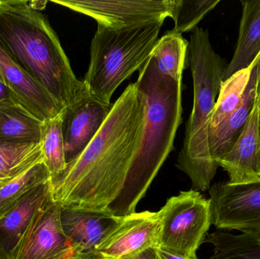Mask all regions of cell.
Listing matches in <instances>:
<instances>
[{
    "label": "cell",
    "mask_w": 260,
    "mask_h": 259,
    "mask_svg": "<svg viewBox=\"0 0 260 259\" xmlns=\"http://www.w3.org/2000/svg\"><path fill=\"white\" fill-rule=\"evenodd\" d=\"M145 107L136 82L126 87L99 133L64 171L51 180L61 206L108 213L121 193L140 144Z\"/></svg>",
    "instance_id": "cell-1"
},
{
    "label": "cell",
    "mask_w": 260,
    "mask_h": 259,
    "mask_svg": "<svg viewBox=\"0 0 260 259\" xmlns=\"http://www.w3.org/2000/svg\"><path fill=\"white\" fill-rule=\"evenodd\" d=\"M181 82L160 73L151 56L139 70L136 84L145 107L140 144L123 190L108 214L124 217L136 212L138 203L173 150L181 123Z\"/></svg>",
    "instance_id": "cell-2"
},
{
    "label": "cell",
    "mask_w": 260,
    "mask_h": 259,
    "mask_svg": "<svg viewBox=\"0 0 260 259\" xmlns=\"http://www.w3.org/2000/svg\"><path fill=\"white\" fill-rule=\"evenodd\" d=\"M0 44L62 106L86 89L45 15L25 0H0Z\"/></svg>",
    "instance_id": "cell-3"
},
{
    "label": "cell",
    "mask_w": 260,
    "mask_h": 259,
    "mask_svg": "<svg viewBox=\"0 0 260 259\" xmlns=\"http://www.w3.org/2000/svg\"><path fill=\"white\" fill-rule=\"evenodd\" d=\"M188 62L193 82V106L177 166L191 179L192 190L206 191L218 169L209 152V129L227 64L212 47L208 30L202 27L192 30Z\"/></svg>",
    "instance_id": "cell-4"
},
{
    "label": "cell",
    "mask_w": 260,
    "mask_h": 259,
    "mask_svg": "<svg viewBox=\"0 0 260 259\" xmlns=\"http://www.w3.org/2000/svg\"><path fill=\"white\" fill-rule=\"evenodd\" d=\"M163 23L157 20L123 28L98 24L83 80L92 97L111 104L114 91L149 59Z\"/></svg>",
    "instance_id": "cell-5"
},
{
    "label": "cell",
    "mask_w": 260,
    "mask_h": 259,
    "mask_svg": "<svg viewBox=\"0 0 260 259\" xmlns=\"http://www.w3.org/2000/svg\"><path fill=\"white\" fill-rule=\"evenodd\" d=\"M157 248L194 258L212 225L210 201L193 190L172 196L160 208Z\"/></svg>",
    "instance_id": "cell-6"
},
{
    "label": "cell",
    "mask_w": 260,
    "mask_h": 259,
    "mask_svg": "<svg viewBox=\"0 0 260 259\" xmlns=\"http://www.w3.org/2000/svg\"><path fill=\"white\" fill-rule=\"evenodd\" d=\"M212 225L260 238V179L243 184L220 182L211 187Z\"/></svg>",
    "instance_id": "cell-7"
},
{
    "label": "cell",
    "mask_w": 260,
    "mask_h": 259,
    "mask_svg": "<svg viewBox=\"0 0 260 259\" xmlns=\"http://www.w3.org/2000/svg\"><path fill=\"white\" fill-rule=\"evenodd\" d=\"M75 12L94 18L98 24L123 28L171 17L173 0L135 1H53Z\"/></svg>",
    "instance_id": "cell-8"
},
{
    "label": "cell",
    "mask_w": 260,
    "mask_h": 259,
    "mask_svg": "<svg viewBox=\"0 0 260 259\" xmlns=\"http://www.w3.org/2000/svg\"><path fill=\"white\" fill-rule=\"evenodd\" d=\"M112 105L94 98L86 88L79 98L63 108L61 116L67 164L77 158L94 139Z\"/></svg>",
    "instance_id": "cell-9"
},
{
    "label": "cell",
    "mask_w": 260,
    "mask_h": 259,
    "mask_svg": "<svg viewBox=\"0 0 260 259\" xmlns=\"http://www.w3.org/2000/svg\"><path fill=\"white\" fill-rule=\"evenodd\" d=\"M61 206L52 199L41 210L13 259H70L74 256L61 225Z\"/></svg>",
    "instance_id": "cell-10"
},
{
    "label": "cell",
    "mask_w": 260,
    "mask_h": 259,
    "mask_svg": "<svg viewBox=\"0 0 260 259\" xmlns=\"http://www.w3.org/2000/svg\"><path fill=\"white\" fill-rule=\"evenodd\" d=\"M0 70L11 93V97L44 122L54 118L63 107L49 91L17 63L0 44Z\"/></svg>",
    "instance_id": "cell-11"
},
{
    "label": "cell",
    "mask_w": 260,
    "mask_h": 259,
    "mask_svg": "<svg viewBox=\"0 0 260 259\" xmlns=\"http://www.w3.org/2000/svg\"><path fill=\"white\" fill-rule=\"evenodd\" d=\"M159 231L157 212L133 213L122 217L118 226L102 242L97 251L107 259H120L139 249L157 247Z\"/></svg>",
    "instance_id": "cell-12"
},
{
    "label": "cell",
    "mask_w": 260,
    "mask_h": 259,
    "mask_svg": "<svg viewBox=\"0 0 260 259\" xmlns=\"http://www.w3.org/2000/svg\"><path fill=\"white\" fill-rule=\"evenodd\" d=\"M52 197L50 180L30 190L0 217V259H13L30 225Z\"/></svg>",
    "instance_id": "cell-13"
},
{
    "label": "cell",
    "mask_w": 260,
    "mask_h": 259,
    "mask_svg": "<svg viewBox=\"0 0 260 259\" xmlns=\"http://www.w3.org/2000/svg\"><path fill=\"white\" fill-rule=\"evenodd\" d=\"M121 218L102 211L61 208L62 231L71 243L74 255L96 252Z\"/></svg>",
    "instance_id": "cell-14"
},
{
    "label": "cell",
    "mask_w": 260,
    "mask_h": 259,
    "mask_svg": "<svg viewBox=\"0 0 260 259\" xmlns=\"http://www.w3.org/2000/svg\"><path fill=\"white\" fill-rule=\"evenodd\" d=\"M218 167L227 172L228 182L233 185L260 179V140L256 102L241 136L221 158Z\"/></svg>",
    "instance_id": "cell-15"
},
{
    "label": "cell",
    "mask_w": 260,
    "mask_h": 259,
    "mask_svg": "<svg viewBox=\"0 0 260 259\" xmlns=\"http://www.w3.org/2000/svg\"><path fill=\"white\" fill-rule=\"evenodd\" d=\"M260 53L253 62L242 99L232 115L209 135L211 158L218 167L221 158L234 147L244 131L256 100Z\"/></svg>",
    "instance_id": "cell-16"
},
{
    "label": "cell",
    "mask_w": 260,
    "mask_h": 259,
    "mask_svg": "<svg viewBox=\"0 0 260 259\" xmlns=\"http://www.w3.org/2000/svg\"><path fill=\"white\" fill-rule=\"evenodd\" d=\"M242 16L232 60L227 64L224 80L247 69L260 53V0L241 1Z\"/></svg>",
    "instance_id": "cell-17"
},
{
    "label": "cell",
    "mask_w": 260,
    "mask_h": 259,
    "mask_svg": "<svg viewBox=\"0 0 260 259\" xmlns=\"http://www.w3.org/2000/svg\"><path fill=\"white\" fill-rule=\"evenodd\" d=\"M42 123L12 97L0 101V144H39Z\"/></svg>",
    "instance_id": "cell-18"
},
{
    "label": "cell",
    "mask_w": 260,
    "mask_h": 259,
    "mask_svg": "<svg viewBox=\"0 0 260 259\" xmlns=\"http://www.w3.org/2000/svg\"><path fill=\"white\" fill-rule=\"evenodd\" d=\"M188 47L189 42L181 34L171 30L157 40L151 56L160 73L174 80L182 81Z\"/></svg>",
    "instance_id": "cell-19"
},
{
    "label": "cell",
    "mask_w": 260,
    "mask_h": 259,
    "mask_svg": "<svg viewBox=\"0 0 260 259\" xmlns=\"http://www.w3.org/2000/svg\"><path fill=\"white\" fill-rule=\"evenodd\" d=\"M204 243L214 246L209 259H260V238L248 234H235L217 230L207 234Z\"/></svg>",
    "instance_id": "cell-20"
},
{
    "label": "cell",
    "mask_w": 260,
    "mask_h": 259,
    "mask_svg": "<svg viewBox=\"0 0 260 259\" xmlns=\"http://www.w3.org/2000/svg\"><path fill=\"white\" fill-rule=\"evenodd\" d=\"M50 180L51 175L42 161L12 180L0 184V217L13 208L30 190Z\"/></svg>",
    "instance_id": "cell-21"
},
{
    "label": "cell",
    "mask_w": 260,
    "mask_h": 259,
    "mask_svg": "<svg viewBox=\"0 0 260 259\" xmlns=\"http://www.w3.org/2000/svg\"><path fill=\"white\" fill-rule=\"evenodd\" d=\"M44 162L39 144H0V184L12 180L32 166Z\"/></svg>",
    "instance_id": "cell-22"
},
{
    "label": "cell",
    "mask_w": 260,
    "mask_h": 259,
    "mask_svg": "<svg viewBox=\"0 0 260 259\" xmlns=\"http://www.w3.org/2000/svg\"><path fill=\"white\" fill-rule=\"evenodd\" d=\"M61 114L43 122L41 127L40 145L44 163L51 175V180L58 177L67 167Z\"/></svg>",
    "instance_id": "cell-23"
},
{
    "label": "cell",
    "mask_w": 260,
    "mask_h": 259,
    "mask_svg": "<svg viewBox=\"0 0 260 259\" xmlns=\"http://www.w3.org/2000/svg\"><path fill=\"white\" fill-rule=\"evenodd\" d=\"M253 64L247 69L238 71L227 80L223 81L219 95L211 117L209 135L229 118L238 107L248 82Z\"/></svg>",
    "instance_id": "cell-24"
},
{
    "label": "cell",
    "mask_w": 260,
    "mask_h": 259,
    "mask_svg": "<svg viewBox=\"0 0 260 259\" xmlns=\"http://www.w3.org/2000/svg\"><path fill=\"white\" fill-rule=\"evenodd\" d=\"M219 3L220 0H173L171 18L174 27L171 30L182 35L194 30Z\"/></svg>",
    "instance_id": "cell-25"
},
{
    "label": "cell",
    "mask_w": 260,
    "mask_h": 259,
    "mask_svg": "<svg viewBox=\"0 0 260 259\" xmlns=\"http://www.w3.org/2000/svg\"><path fill=\"white\" fill-rule=\"evenodd\" d=\"M120 259H161L159 255L158 249L156 246H150L139 249L125 255Z\"/></svg>",
    "instance_id": "cell-26"
},
{
    "label": "cell",
    "mask_w": 260,
    "mask_h": 259,
    "mask_svg": "<svg viewBox=\"0 0 260 259\" xmlns=\"http://www.w3.org/2000/svg\"><path fill=\"white\" fill-rule=\"evenodd\" d=\"M9 97H11L10 91L8 88L7 84L5 81L3 73L0 70V101L5 100V99L9 98Z\"/></svg>",
    "instance_id": "cell-27"
},
{
    "label": "cell",
    "mask_w": 260,
    "mask_h": 259,
    "mask_svg": "<svg viewBox=\"0 0 260 259\" xmlns=\"http://www.w3.org/2000/svg\"><path fill=\"white\" fill-rule=\"evenodd\" d=\"M158 252L161 259H200L197 258V257L189 258V257L181 256V255L171 253V252H166V251L161 250L160 249H158Z\"/></svg>",
    "instance_id": "cell-28"
},
{
    "label": "cell",
    "mask_w": 260,
    "mask_h": 259,
    "mask_svg": "<svg viewBox=\"0 0 260 259\" xmlns=\"http://www.w3.org/2000/svg\"><path fill=\"white\" fill-rule=\"evenodd\" d=\"M70 259H107L101 255L98 251L91 253L86 254H79V255H76L72 257Z\"/></svg>",
    "instance_id": "cell-29"
},
{
    "label": "cell",
    "mask_w": 260,
    "mask_h": 259,
    "mask_svg": "<svg viewBox=\"0 0 260 259\" xmlns=\"http://www.w3.org/2000/svg\"><path fill=\"white\" fill-rule=\"evenodd\" d=\"M256 106L258 109V125H259V135L260 140V72L258 75L257 89H256Z\"/></svg>",
    "instance_id": "cell-30"
},
{
    "label": "cell",
    "mask_w": 260,
    "mask_h": 259,
    "mask_svg": "<svg viewBox=\"0 0 260 259\" xmlns=\"http://www.w3.org/2000/svg\"><path fill=\"white\" fill-rule=\"evenodd\" d=\"M259 71L260 72V59H259Z\"/></svg>",
    "instance_id": "cell-31"
}]
</instances>
